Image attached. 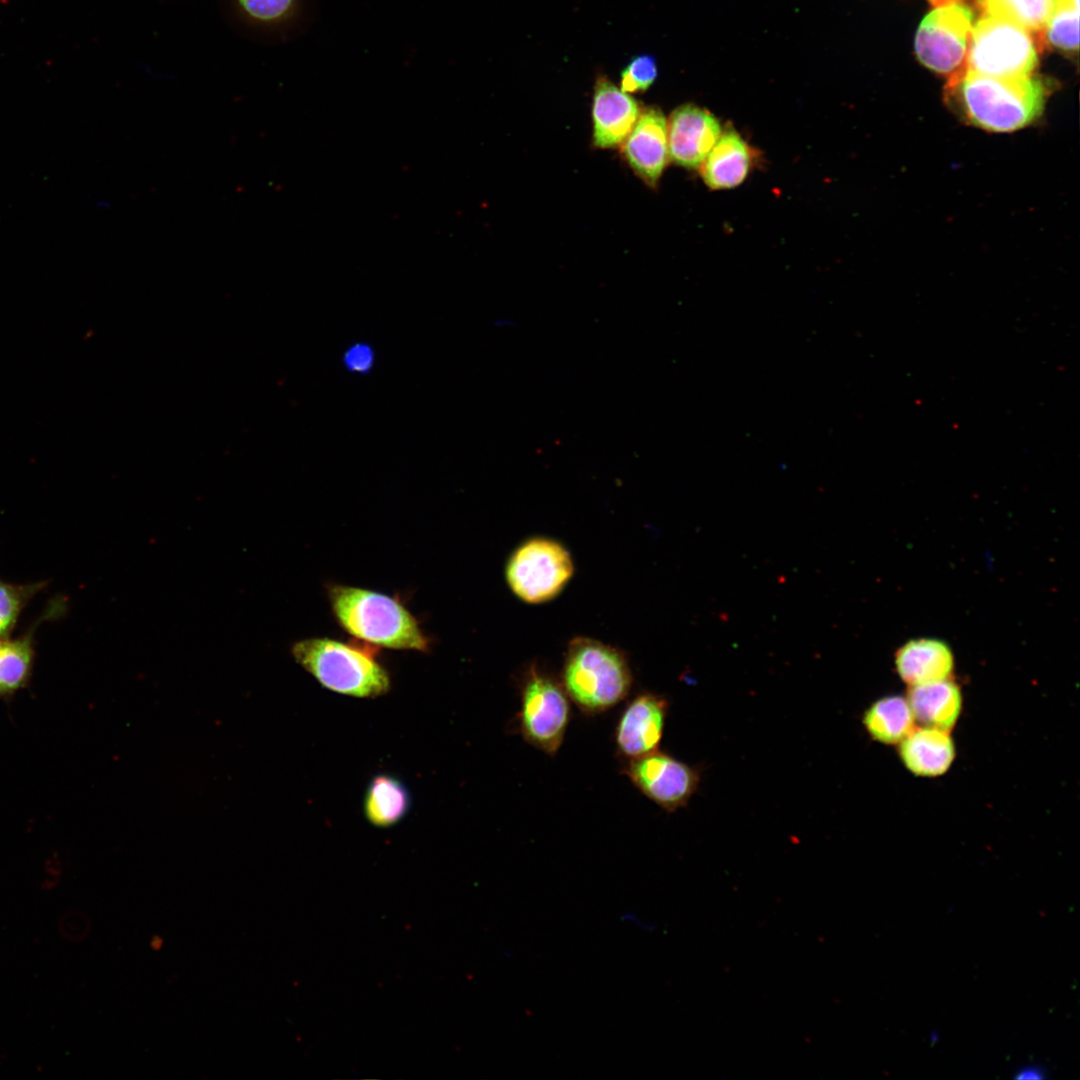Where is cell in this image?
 Instances as JSON below:
<instances>
[{"mask_svg":"<svg viewBox=\"0 0 1080 1080\" xmlns=\"http://www.w3.org/2000/svg\"><path fill=\"white\" fill-rule=\"evenodd\" d=\"M945 96L969 124L993 132H1010L1029 125L1040 115L1046 92L1042 82L1031 75L995 77L965 68L948 78Z\"/></svg>","mask_w":1080,"mask_h":1080,"instance_id":"1","label":"cell"},{"mask_svg":"<svg viewBox=\"0 0 1080 1080\" xmlns=\"http://www.w3.org/2000/svg\"><path fill=\"white\" fill-rule=\"evenodd\" d=\"M329 599L337 622L352 636L390 649H429V639L398 600L343 585L329 587Z\"/></svg>","mask_w":1080,"mask_h":1080,"instance_id":"2","label":"cell"},{"mask_svg":"<svg viewBox=\"0 0 1080 1080\" xmlns=\"http://www.w3.org/2000/svg\"><path fill=\"white\" fill-rule=\"evenodd\" d=\"M632 681L627 658L617 648L587 637L569 643L561 685L583 713L613 708L628 696Z\"/></svg>","mask_w":1080,"mask_h":1080,"instance_id":"3","label":"cell"},{"mask_svg":"<svg viewBox=\"0 0 1080 1080\" xmlns=\"http://www.w3.org/2000/svg\"><path fill=\"white\" fill-rule=\"evenodd\" d=\"M296 662L325 688L358 698L377 697L390 689L386 670L366 649L328 638L296 642Z\"/></svg>","mask_w":1080,"mask_h":1080,"instance_id":"4","label":"cell"},{"mask_svg":"<svg viewBox=\"0 0 1080 1080\" xmlns=\"http://www.w3.org/2000/svg\"><path fill=\"white\" fill-rule=\"evenodd\" d=\"M965 68L995 77L1029 76L1043 49L1024 28L993 16L974 23Z\"/></svg>","mask_w":1080,"mask_h":1080,"instance_id":"5","label":"cell"},{"mask_svg":"<svg viewBox=\"0 0 1080 1080\" xmlns=\"http://www.w3.org/2000/svg\"><path fill=\"white\" fill-rule=\"evenodd\" d=\"M519 729L524 740L540 751L555 755L563 743L570 721L569 697L561 683L531 666L520 694Z\"/></svg>","mask_w":1080,"mask_h":1080,"instance_id":"6","label":"cell"},{"mask_svg":"<svg viewBox=\"0 0 1080 1080\" xmlns=\"http://www.w3.org/2000/svg\"><path fill=\"white\" fill-rule=\"evenodd\" d=\"M573 561L559 542L536 537L522 543L506 565V580L513 593L528 603L551 600L573 574Z\"/></svg>","mask_w":1080,"mask_h":1080,"instance_id":"7","label":"cell"},{"mask_svg":"<svg viewBox=\"0 0 1080 1080\" xmlns=\"http://www.w3.org/2000/svg\"><path fill=\"white\" fill-rule=\"evenodd\" d=\"M973 24V12L960 2L935 7L917 30L915 51L919 60L948 78L962 71Z\"/></svg>","mask_w":1080,"mask_h":1080,"instance_id":"8","label":"cell"},{"mask_svg":"<svg viewBox=\"0 0 1080 1080\" xmlns=\"http://www.w3.org/2000/svg\"><path fill=\"white\" fill-rule=\"evenodd\" d=\"M623 773L642 794L668 812L685 807L700 783L697 769L658 749L628 760Z\"/></svg>","mask_w":1080,"mask_h":1080,"instance_id":"9","label":"cell"},{"mask_svg":"<svg viewBox=\"0 0 1080 1080\" xmlns=\"http://www.w3.org/2000/svg\"><path fill=\"white\" fill-rule=\"evenodd\" d=\"M669 703L661 695L638 694L624 708L615 729L618 754L635 759L658 749L662 740Z\"/></svg>","mask_w":1080,"mask_h":1080,"instance_id":"10","label":"cell"},{"mask_svg":"<svg viewBox=\"0 0 1080 1080\" xmlns=\"http://www.w3.org/2000/svg\"><path fill=\"white\" fill-rule=\"evenodd\" d=\"M721 134L719 121L709 111L691 104L679 106L667 123L669 157L684 168H699Z\"/></svg>","mask_w":1080,"mask_h":1080,"instance_id":"11","label":"cell"},{"mask_svg":"<svg viewBox=\"0 0 1080 1080\" xmlns=\"http://www.w3.org/2000/svg\"><path fill=\"white\" fill-rule=\"evenodd\" d=\"M622 154L633 171L655 186L669 159L667 121L660 110L647 108L622 143Z\"/></svg>","mask_w":1080,"mask_h":1080,"instance_id":"12","label":"cell"},{"mask_svg":"<svg viewBox=\"0 0 1080 1080\" xmlns=\"http://www.w3.org/2000/svg\"><path fill=\"white\" fill-rule=\"evenodd\" d=\"M66 610V598L55 596L24 633L16 638H0L1 698L13 696L29 684L35 659L36 630L43 622L62 617Z\"/></svg>","mask_w":1080,"mask_h":1080,"instance_id":"13","label":"cell"},{"mask_svg":"<svg viewBox=\"0 0 1080 1080\" xmlns=\"http://www.w3.org/2000/svg\"><path fill=\"white\" fill-rule=\"evenodd\" d=\"M641 110L636 100L600 77L594 87L592 103L593 143L599 148H615L634 128Z\"/></svg>","mask_w":1080,"mask_h":1080,"instance_id":"14","label":"cell"},{"mask_svg":"<svg viewBox=\"0 0 1080 1080\" xmlns=\"http://www.w3.org/2000/svg\"><path fill=\"white\" fill-rule=\"evenodd\" d=\"M899 744L903 764L917 776L942 775L955 758L954 742L948 731L925 726L914 728Z\"/></svg>","mask_w":1080,"mask_h":1080,"instance_id":"15","label":"cell"},{"mask_svg":"<svg viewBox=\"0 0 1080 1080\" xmlns=\"http://www.w3.org/2000/svg\"><path fill=\"white\" fill-rule=\"evenodd\" d=\"M895 665L901 679L915 686L950 678L954 658L943 641L917 639L907 642L896 652Z\"/></svg>","mask_w":1080,"mask_h":1080,"instance_id":"16","label":"cell"},{"mask_svg":"<svg viewBox=\"0 0 1080 1080\" xmlns=\"http://www.w3.org/2000/svg\"><path fill=\"white\" fill-rule=\"evenodd\" d=\"M752 150L734 130L723 132L700 168L705 184L714 190L741 184L752 165Z\"/></svg>","mask_w":1080,"mask_h":1080,"instance_id":"17","label":"cell"},{"mask_svg":"<svg viewBox=\"0 0 1080 1080\" xmlns=\"http://www.w3.org/2000/svg\"><path fill=\"white\" fill-rule=\"evenodd\" d=\"M906 699L915 721L925 727L949 732L960 716L961 692L949 678L910 686Z\"/></svg>","mask_w":1080,"mask_h":1080,"instance_id":"18","label":"cell"},{"mask_svg":"<svg viewBox=\"0 0 1080 1080\" xmlns=\"http://www.w3.org/2000/svg\"><path fill=\"white\" fill-rule=\"evenodd\" d=\"M914 722L907 699L896 695L876 700L862 717L867 733L883 744L900 743L914 729Z\"/></svg>","mask_w":1080,"mask_h":1080,"instance_id":"19","label":"cell"},{"mask_svg":"<svg viewBox=\"0 0 1080 1080\" xmlns=\"http://www.w3.org/2000/svg\"><path fill=\"white\" fill-rule=\"evenodd\" d=\"M406 786L396 777L381 774L369 783L364 797V814L370 824L386 828L398 823L410 808Z\"/></svg>","mask_w":1080,"mask_h":1080,"instance_id":"20","label":"cell"},{"mask_svg":"<svg viewBox=\"0 0 1080 1080\" xmlns=\"http://www.w3.org/2000/svg\"><path fill=\"white\" fill-rule=\"evenodd\" d=\"M983 15L1012 22L1031 33L1044 48V31L1054 0H979Z\"/></svg>","mask_w":1080,"mask_h":1080,"instance_id":"21","label":"cell"},{"mask_svg":"<svg viewBox=\"0 0 1080 1080\" xmlns=\"http://www.w3.org/2000/svg\"><path fill=\"white\" fill-rule=\"evenodd\" d=\"M1044 39L1065 51L1078 50L1079 0H1054Z\"/></svg>","mask_w":1080,"mask_h":1080,"instance_id":"22","label":"cell"},{"mask_svg":"<svg viewBox=\"0 0 1080 1080\" xmlns=\"http://www.w3.org/2000/svg\"><path fill=\"white\" fill-rule=\"evenodd\" d=\"M47 583L15 584L0 578V638L11 635L25 607Z\"/></svg>","mask_w":1080,"mask_h":1080,"instance_id":"23","label":"cell"},{"mask_svg":"<svg viewBox=\"0 0 1080 1080\" xmlns=\"http://www.w3.org/2000/svg\"><path fill=\"white\" fill-rule=\"evenodd\" d=\"M232 3L248 22L259 26H273L292 16L297 0H232Z\"/></svg>","mask_w":1080,"mask_h":1080,"instance_id":"24","label":"cell"},{"mask_svg":"<svg viewBox=\"0 0 1080 1080\" xmlns=\"http://www.w3.org/2000/svg\"><path fill=\"white\" fill-rule=\"evenodd\" d=\"M657 77L655 59L648 55L632 59L621 73V90L636 93L647 90Z\"/></svg>","mask_w":1080,"mask_h":1080,"instance_id":"25","label":"cell"},{"mask_svg":"<svg viewBox=\"0 0 1080 1080\" xmlns=\"http://www.w3.org/2000/svg\"><path fill=\"white\" fill-rule=\"evenodd\" d=\"M376 354L373 347L366 342H355L349 345L342 355L344 368L353 374L366 375L374 367Z\"/></svg>","mask_w":1080,"mask_h":1080,"instance_id":"26","label":"cell"},{"mask_svg":"<svg viewBox=\"0 0 1080 1080\" xmlns=\"http://www.w3.org/2000/svg\"><path fill=\"white\" fill-rule=\"evenodd\" d=\"M1048 1077L1047 1069L1040 1064H1027L1014 1071L1016 1080H1043Z\"/></svg>","mask_w":1080,"mask_h":1080,"instance_id":"27","label":"cell"},{"mask_svg":"<svg viewBox=\"0 0 1080 1080\" xmlns=\"http://www.w3.org/2000/svg\"><path fill=\"white\" fill-rule=\"evenodd\" d=\"M621 919H622V921L631 922V923L635 924L636 926L640 927L642 930L647 931V932H651V931L657 929V926L655 924L645 922L643 919H641V917H639L637 914H635L633 912H625V913H623Z\"/></svg>","mask_w":1080,"mask_h":1080,"instance_id":"28","label":"cell"},{"mask_svg":"<svg viewBox=\"0 0 1080 1080\" xmlns=\"http://www.w3.org/2000/svg\"><path fill=\"white\" fill-rule=\"evenodd\" d=\"M929 1L935 7L946 5V4L953 3V2H959V0H929Z\"/></svg>","mask_w":1080,"mask_h":1080,"instance_id":"29","label":"cell"},{"mask_svg":"<svg viewBox=\"0 0 1080 1080\" xmlns=\"http://www.w3.org/2000/svg\"><path fill=\"white\" fill-rule=\"evenodd\" d=\"M929 1037L932 1043H936L938 1041V1034L935 1032L931 1033Z\"/></svg>","mask_w":1080,"mask_h":1080,"instance_id":"30","label":"cell"}]
</instances>
